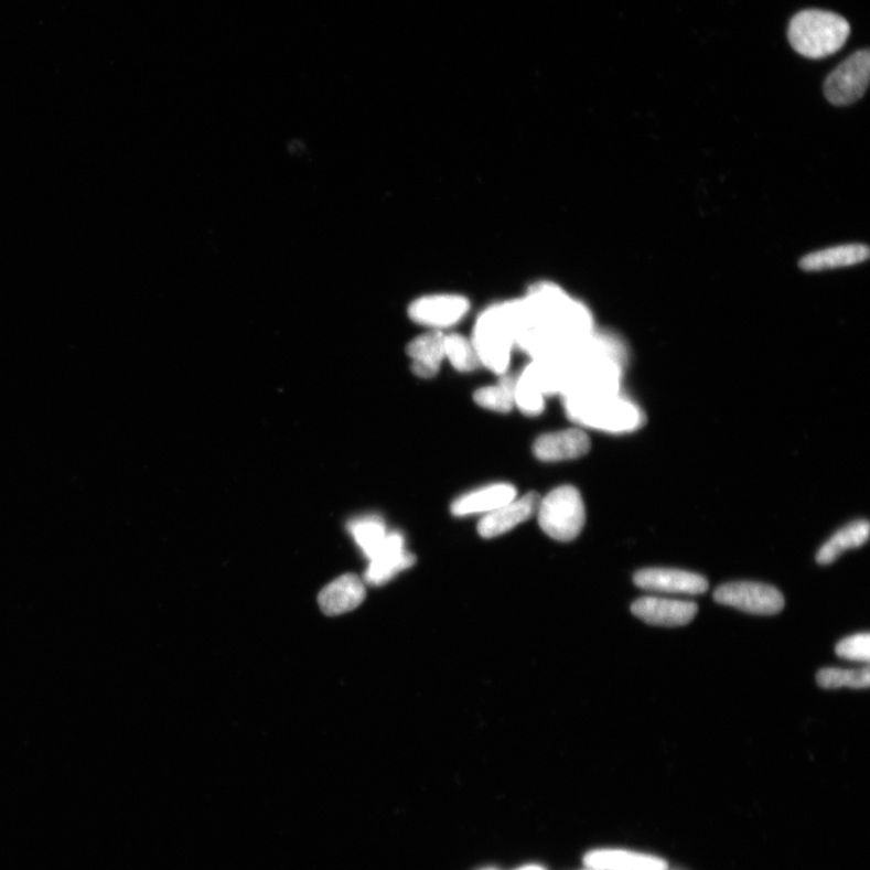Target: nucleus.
Instances as JSON below:
<instances>
[{
  "label": "nucleus",
  "instance_id": "nucleus-14",
  "mask_svg": "<svg viewBox=\"0 0 870 870\" xmlns=\"http://www.w3.org/2000/svg\"><path fill=\"white\" fill-rule=\"evenodd\" d=\"M590 447L587 433L572 428V430L539 437L534 445V452L540 461L558 462L582 458Z\"/></svg>",
  "mask_w": 870,
  "mask_h": 870
},
{
  "label": "nucleus",
  "instance_id": "nucleus-21",
  "mask_svg": "<svg viewBox=\"0 0 870 870\" xmlns=\"http://www.w3.org/2000/svg\"><path fill=\"white\" fill-rule=\"evenodd\" d=\"M514 387L515 378L504 376L497 385L477 389L474 400L482 408L497 412H509L515 406Z\"/></svg>",
  "mask_w": 870,
  "mask_h": 870
},
{
  "label": "nucleus",
  "instance_id": "nucleus-5",
  "mask_svg": "<svg viewBox=\"0 0 870 870\" xmlns=\"http://www.w3.org/2000/svg\"><path fill=\"white\" fill-rule=\"evenodd\" d=\"M537 513L539 526L555 540L571 541L586 525L584 502L573 486L552 490L540 500Z\"/></svg>",
  "mask_w": 870,
  "mask_h": 870
},
{
  "label": "nucleus",
  "instance_id": "nucleus-25",
  "mask_svg": "<svg viewBox=\"0 0 870 870\" xmlns=\"http://www.w3.org/2000/svg\"><path fill=\"white\" fill-rule=\"evenodd\" d=\"M838 657L853 660L864 662L870 660V636L868 633L857 634L840 641L836 647Z\"/></svg>",
  "mask_w": 870,
  "mask_h": 870
},
{
  "label": "nucleus",
  "instance_id": "nucleus-1",
  "mask_svg": "<svg viewBox=\"0 0 870 870\" xmlns=\"http://www.w3.org/2000/svg\"><path fill=\"white\" fill-rule=\"evenodd\" d=\"M514 342L534 359L558 355L592 331L591 313L561 287L540 282L519 300L508 301Z\"/></svg>",
  "mask_w": 870,
  "mask_h": 870
},
{
  "label": "nucleus",
  "instance_id": "nucleus-18",
  "mask_svg": "<svg viewBox=\"0 0 870 870\" xmlns=\"http://www.w3.org/2000/svg\"><path fill=\"white\" fill-rule=\"evenodd\" d=\"M869 257V248L864 245H845L815 251L801 260L805 271H821L852 267Z\"/></svg>",
  "mask_w": 870,
  "mask_h": 870
},
{
  "label": "nucleus",
  "instance_id": "nucleus-16",
  "mask_svg": "<svg viewBox=\"0 0 870 870\" xmlns=\"http://www.w3.org/2000/svg\"><path fill=\"white\" fill-rule=\"evenodd\" d=\"M408 355L412 358L411 369L415 375L434 377L445 358V334L433 331L413 339L408 346Z\"/></svg>",
  "mask_w": 870,
  "mask_h": 870
},
{
  "label": "nucleus",
  "instance_id": "nucleus-15",
  "mask_svg": "<svg viewBox=\"0 0 870 870\" xmlns=\"http://www.w3.org/2000/svg\"><path fill=\"white\" fill-rule=\"evenodd\" d=\"M586 864L595 870H666L658 856L624 850H597L587 855Z\"/></svg>",
  "mask_w": 870,
  "mask_h": 870
},
{
  "label": "nucleus",
  "instance_id": "nucleus-24",
  "mask_svg": "<svg viewBox=\"0 0 870 870\" xmlns=\"http://www.w3.org/2000/svg\"><path fill=\"white\" fill-rule=\"evenodd\" d=\"M514 402L527 416H537L545 410V395L525 370L515 380Z\"/></svg>",
  "mask_w": 870,
  "mask_h": 870
},
{
  "label": "nucleus",
  "instance_id": "nucleus-19",
  "mask_svg": "<svg viewBox=\"0 0 870 870\" xmlns=\"http://www.w3.org/2000/svg\"><path fill=\"white\" fill-rule=\"evenodd\" d=\"M869 538V524L859 520L842 527L831 536L818 550L816 561L819 565L835 562L844 551L862 547Z\"/></svg>",
  "mask_w": 870,
  "mask_h": 870
},
{
  "label": "nucleus",
  "instance_id": "nucleus-9",
  "mask_svg": "<svg viewBox=\"0 0 870 870\" xmlns=\"http://www.w3.org/2000/svg\"><path fill=\"white\" fill-rule=\"evenodd\" d=\"M369 561L364 582L373 587H382L398 573L410 569L416 559L406 549L405 537L398 533H389L383 548Z\"/></svg>",
  "mask_w": 870,
  "mask_h": 870
},
{
  "label": "nucleus",
  "instance_id": "nucleus-6",
  "mask_svg": "<svg viewBox=\"0 0 870 870\" xmlns=\"http://www.w3.org/2000/svg\"><path fill=\"white\" fill-rule=\"evenodd\" d=\"M713 599L724 606L759 615H774L785 608L784 595L776 588L763 583H727L716 589Z\"/></svg>",
  "mask_w": 870,
  "mask_h": 870
},
{
  "label": "nucleus",
  "instance_id": "nucleus-7",
  "mask_svg": "<svg viewBox=\"0 0 870 870\" xmlns=\"http://www.w3.org/2000/svg\"><path fill=\"white\" fill-rule=\"evenodd\" d=\"M870 55L868 50L856 52L828 75L825 95L830 104L848 106L864 95L869 84Z\"/></svg>",
  "mask_w": 870,
  "mask_h": 870
},
{
  "label": "nucleus",
  "instance_id": "nucleus-2",
  "mask_svg": "<svg viewBox=\"0 0 870 870\" xmlns=\"http://www.w3.org/2000/svg\"><path fill=\"white\" fill-rule=\"evenodd\" d=\"M849 35V22L835 12L824 10H804L792 19L788 28L792 47L808 58L836 54Z\"/></svg>",
  "mask_w": 870,
  "mask_h": 870
},
{
  "label": "nucleus",
  "instance_id": "nucleus-12",
  "mask_svg": "<svg viewBox=\"0 0 870 870\" xmlns=\"http://www.w3.org/2000/svg\"><path fill=\"white\" fill-rule=\"evenodd\" d=\"M540 496L528 493L522 498H515L495 512H491L477 525V533L483 538H495L507 534L514 527L525 523L537 513Z\"/></svg>",
  "mask_w": 870,
  "mask_h": 870
},
{
  "label": "nucleus",
  "instance_id": "nucleus-22",
  "mask_svg": "<svg viewBox=\"0 0 870 870\" xmlns=\"http://www.w3.org/2000/svg\"><path fill=\"white\" fill-rule=\"evenodd\" d=\"M817 685L825 689H838L849 687L852 689H866L870 685V668L868 666L860 670H844V668L828 667L819 670L816 676Z\"/></svg>",
  "mask_w": 870,
  "mask_h": 870
},
{
  "label": "nucleus",
  "instance_id": "nucleus-13",
  "mask_svg": "<svg viewBox=\"0 0 870 870\" xmlns=\"http://www.w3.org/2000/svg\"><path fill=\"white\" fill-rule=\"evenodd\" d=\"M367 597L363 580L352 573L344 574L327 584L319 597L324 614L335 616L348 613L361 606Z\"/></svg>",
  "mask_w": 870,
  "mask_h": 870
},
{
  "label": "nucleus",
  "instance_id": "nucleus-20",
  "mask_svg": "<svg viewBox=\"0 0 870 870\" xmlns=\"http://www.w3.org/2000/svg\"><path fill=\"white\" fill-rule=\"evenodd\" d=\"M348 531L368 560L380 550L388 536L386 525L377 516H364L348 524Z\"/></svg>",
  "mask_w": 870,
  "mask_h": 870
},
{
  "label": "nucleus",
  "instance_id": "nucleus-11",
  "mask_svg": "<svg viewBox=\"0 0 870 870\" xmlns=\"http://www.w3.org/2000/svg\"><path fill=\"white\" fill-rule=\"evenodd\" d=\"M632 612L649 625L684 626L695 620L698 604L690 601L641 598L633 603Z\"/></svg>",
  "mask_w": 870,
  "mask_h": 870
},
{
  "label": "nucleus",
  "instance_id": "nucleus-3",
  "mask_svg": "<svg viewBox=\"0 0 870 870\" xmlns=\"http://www.w3.org/2000/svg\"><path fill=\"white\" fill-rule=\"evenodd\" d=\"M472 343L486 368L498 375L506 374L515 345L507 302L491 307L479 316Z\"/></svg>",
  "mask_w": 870,
  "mask_h": 870
},
{
  "label": "nucleus",
  "instance_id": "nucleus-8",
  "mask_svg": "<svg viewBox=\"0 0 870 870\" xmlns=\"http://www.w3.org/2000/svg\"><path fill=\"white\" fill-rule=\"evenodd\" d=\"M470 311V301L458 294H433L415 300L410 319L419 324L443 330L459 323Z\"/></svg>",
  "mask_w": 870,
  "mask_h": 870
},
{
  "label": "nucleus",
  "instance_id": "nucleus-26",
  "mask_svg": "<svg viewBox=\"0 0 870 870\" xmlns=\"http://www.w3.org/2000/svg\"><path fill=\"white\" fill-rule=\"evenodd\" d=\"M520 870H545V869L537 866H531V867L523 868Z\"/></svg>",
  "mask_w": 870,
  "mask_h": 870
},
{
  "label": "nucleus",
  "instance_id": "nucleus-4",
  "mask_svg": "<svg viewBox=\"0 0 870 870\" xmlns=\"http://www.w3.org/2000/svg\"><path fill=\"white\" fill-rule=\"evenodd\" d=\"M563 402L571 420L597 430L614 433L632 432L641 425L640 410L632 402L616 395Z\"/></svg>",
  "mask_w": 870,
  "mask_h": 870
},
{
  "label": "nucleus",
  "instance_id": "nucleus-17",
  "mask_svg": "<svg viewBox=\"0 0 870 870\" xmlns=\"http://www.w3.org/2000/svg\"><path fill=\"white\" fill-rule=\"evenodd\" d=\"M516 498V490L508 484L490 485L464 495L452 503L451 512L457 516L491 513L506 506Z\"/></svg>",
  "mask_w": 870,
  "mask_h": 870
},
{
  "label": "nucleus",
  "instance_id": "nucleus-23",
  "mask_svg": "<svg viewBox=\"0 0 870 870\" xmlns=\"http://www.w3.org/2000/svg\"><path fill=\"white\" fill-rule=\"evenodd\" d=\"M445 358L462 373L473 372L482 364L473 343L459 334L445 335Z\"/></svg>",
  "mask_w": 870,
  "mask_h": 870
},
{
  "label": "nucleus",
  "instance_id": "nucleus-10",
  "mask_svg": "<svg viewBox=\"0 0 870 870\" xmlns=\"http://www.w3.org/2000/svg\"><path fill=\"white\" fill-rule=\"evenodd\" d=\"M634 583L641 589L670 594L700 595L709 589L705 577L676 569L641 570L634 576Z\"/></svg>",
  "mask_w": 870,
  "mask_h": 870
}]
</instances>
